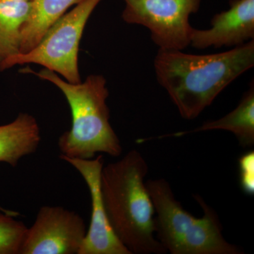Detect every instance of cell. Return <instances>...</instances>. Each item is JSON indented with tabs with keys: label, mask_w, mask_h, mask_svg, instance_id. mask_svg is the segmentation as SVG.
Instances as JSON below:
<instances>
[{
	"label": "cell",
	"mask_w": 254,
	"mask_h": 254,
	"mask_svg": "<svg viewBox=\"0 0 254 254\" xmlns=\"http://www.w3.org/2000/svg\"><path fill=\"white\" fill-rule=\"evenodd\" d=\"M157 81L182 118L194 120L230 83L254 66V41L222 53L193 55L158 50Z\"/></svg>",
	"instance_id": "cell-1"
},
{
	"label": "cell",
	"mask_w": 254,
	"mask_h": 254,
	"mask_svg": "<svg viewBox=\"0 0 254 254\" xmlns=\"http://www.w3.org/2000/svg\"><path fill=\"white\" fill-rule=\"evenodd\" d=\"M148 165L136 150L103 166L102 198L112 230L131 254L167 253L155 237V209L145 177Z\"/></svg>",
	"instance_id": "cell-2"
},
{
	"label": "cell",
	"mask_w": 254,
	"mask_h": 254,
	"mask_svg": "<svg viewBox=\"0 0 254 254\" xmlns=\"http://www.w3.org/2000/svg\"><path fill=\"white\" fill-rule=\"evenodd\" d=\"M28 73L53 83L63 92L71 108L72 124L58 139L61 155L71 158L91 159L98 153L119 157L123 153L120 138L110 124L107 105L109 91L102 75H90L83 82L70 83L45 68Z\"/></svg>",
	"instance_id": "cell-3"
},
{
	"label": "cell",
	"mask_w": 254,
	"mask_h": 254,
	"mask_svg": "<svg viewBox=\"0 0 254 254\" xmlns=\"http://www.w3.org/2000/svg\"><path fill=\"white\" fill-rule=\"evenodd\" d=\"M147 189L155 212V234L167 252L171 254H240L222 235L218 213L199 195H193L203 209L196 218L184 209L165 179L148 180Z\"/></svg>",
	"instance_id": "cell-4"
},
{
	"label": "cell",
	"mask_w": 254,
	"mask_h": 254,
	"mask_svg": "<svg viewBox=\"0 0 254 254\" xmlns=\"http://www.w3.org/2000/svg\"><path fill=\"white\" fill-rule=\"evenodd\" d=\"M101 1L84 0L76 5L48 30L33 49L9 58L0 66V71L16 65L36 64L70 83L81 82L78 66L80 41L88 18Z\"/></svg>",
	"instance_id": "cell-5"
},
{
	"label": "cell",
	"mask_w": 254,
	"mask_h": 254,
	"mask_svg": "<svg viewBox=\"0 0 254 254\" xmlns=\"http://www.w3.org/2000/svg\"><path fill=\"white\" fill-rule=\"evenodd\" d=\"M123 1L124 21L146 28L159 50H184L190 46V16L198 12L202 0Z\"/></svg>",
	"instance_id": "cell-6"
},
{
	"label": "cell",
	"mask_w": 254,
	"mask_h": 254,
	"mask_svg": "<svg viewBox=\"0 0 254 254\" xmlns=\"http://www.w3.org/2000/svg\"><path fill=\"white\" fill-rule=\"evenodd\" d=\"M84 220L61 206L41 207L20 254H78L86 237Z\"/></svg>",
	"instance_id": "cell-7"
},
{
	"label": "cell",
	"mask_w": 254,
	"mask_h": 254,
	"mask_svg": "<svg viewBox=\"0 0 254 254\" xmlns=\"http://www.w3.org/2000/svg\"><path fill=\"white\" fill-rule=\"evenodd\" d=\"M60 158L77 170L91 194V222L78 254H131L114 233L107 217L100 189L104 166L103 155L94 159L71 158L62 155Z\"/></svg>",
	"instance_id": "cell-8"
},
{
	"label": "cell",
	"mask_w": 254,
	"mask_h": 254,
	"mask_svg": "<svg viewBox=\"0 0 254 254\" xmlns=\"http://www.w3.org/2000/svg\"><path fill=\"white\" fill-rule=\"evenodd\" d=\"M211 27L193 28L190 46L198 50L242 46L254 38V0H232L230 8L214 15Z\"/></svg>",
	"instance_id": "cell-9"
},
{
	"label": "cell",
	"mask_w": 254,
	"mask_h": 254,
	"mask_svg": "<svg viewBox=\"0 0 254 254\" xmlns=\"http://www.w3.org/2000/svg\"><path fill=\"white\" fill-rule=\"evenodd\" d=\"M41 141L36 118L20 113L12 123L0 126V163L15 168L21 158L36 151Z\"/></svg>",
	"instance_id": "cell-10"
},
{
	"label": "cell",
	"mask_w": 254,
	"mask_h": 254,
	"mask_svg": "<svg viewBox=\"0 0 254 254\" xmlns=\"http://www.w3.org/2000/svg\"><path fill=\"white\" fill-rule=\"evenodd\" d=\"M224 130L231 132L238 140L239 143L245 148L254 145V85L252 81L248 91L245 92L240 103L235 110L225 116L205 122L201 126L187 131L177 132L173 134L164 135L163 137H180L189 133L198 132Z\"/></svg>",
	"instance_id": "cell-11"
},
{
	"label": "cell",
	"mask_w": 254,
	"mask_h": 254,
	"mask_svg": "<svg viewBox=\"0 0 254 254\" xmlns=\"http://www.w3.org/2000/svg\"><path fill=\"white\" fill-rule=\"evenodd\" d=\"M84 0H32L31 9L21 33L20 53L33 49L45 33L71 6Z\"/></svg>",
	"instance_id": "cell-12"
},
{
	"label": "cell",
	"mask_w": 254,
	"mask_h": 254,
	"mask_svg": "<svg viewBox=\"0 0 254 254\" xmlns=\"http://www.w3.org/2000/svg\"><path fill=\"white\" fill-rule=\"evenodd\" d=\"M31 9L30 1H0V66L19 54L21 33Z\"/></svg>",
	"instance_id": "cell-13"
},
{
	"label": "cell",
	"mask_w": 254,
	"mask_h": 254,
	"mask_svg": "<svg viewBox=\"0 0 254 254\" xmlns=\"http://www.w3.org/2000/svg\"><path fill=\"white\" fill-rule=\"evenodd\" d=\"M27 231L22 221L0 211V254H20Z\"/></svg>",
	"instance_id": "cell-14"
},
{
	"label": "cell",
	"mask_w": 254,
	"mask_h": 254,
	"mask_svg": "<svg viewBox=\"0 0 254 254\" xmlns=\"http://www.w3.org/2000/svg\"><path fill=\"white\" fill-rule=\"evenodd\" d=\"M240 186L246 194L254 193V153L250 151L239 159Z\"/></svg>",
	"instance_id": "cell-15"
},
{
	"label": "cell",
	"mask_w": 254,
	"mask_h": 254,
	"mask_svg": "<svg viewBox=\"0 0 254 254\" xmlns=\"http://www.w3.org/2000/svg\"><path fill=\"white\" fill-rule=\"evenodd\" d=\"M0 211L3 212V213L6 214H8V215H11V216L14 217V218L18 217V215H20V213H18V212L14 211V210H8V209L3 208V207H1V205H0Z\"/></svg>",
	"instance_id": "cell-16"
},
{
	"label": "cell",
	"mask_w": 254,
	"mask_h": 254,
	"mask_svg": "<svg viewBox=\"0 0 254 254\" xmlns=\"http://www.w3.org/2000/svg\"><path fill=\"white\" fill-rule=\"evenodd\" d=\"M32 0H0V1H30Z\"/></svg>",
	"instance_id": "cell-17"
}]
</instances>
